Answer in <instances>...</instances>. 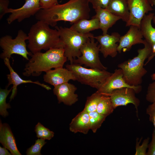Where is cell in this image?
<instances>
[{
    "mask_svg": "<svg viewBox=\"0 0 155 155\" xmlns=\"http://www.w3.org/2000/svg\"><path fill=\"white\" fill-rule=\"evenodd\" d=\"M149 139L150 138L149 137L146 139L141 145H139L140 142H138V141L137 140L135 155H146V150L148 148Z\"/></svg>",
    "mask_w": 155,
    "mask_h": 155,
    "instance_id": "30",
    "label": "cell"
},
{
    "mask_svg": "<svg viewBox=\"0 0 155 155\" xmlns=\"http://www.w3.org/2000/svg\"><path fill=\"white\" fill-rule=\"evenodd\" d=\"M143 48L137 50V55L132 59H129L118 65L121 69L123 78L129 85L132 86L140 85L143 77L147 73V70L144 67V62L150 55L152 46L145 40Z\"/></svg>",
    "mask_w": 155,
    "mask_h": 155,
    "instance_id": "4",
    "label": "cell"
},
{
    "mask_svg": "<svg viewBox=\"0 0 155 155\" xmlns=\"http://www.w3.org/2000/svg\"><path fill=\"white\" fill-rule=\"evenodd\" d=\"M114 109L110 97L102 95L98 105L96 111L107 117L113 113Z\"/></svg>",
    "mask_w": 155,
    "mask_h": 155,
    "instance_id": "24",
    "label": "cell"
},
{
    "mask_svg": "<svg viewBox=\"0 0 155 155\" xmlns=\"http://www.w3.org/2000/svg\"><path fill=\"white\" fill-rule=\"evenodd\" d=\"M127 32L124 35L121 36L117 47L118 52L119 53L122 51L123 52L129 51L132 46L139 44H144V40L137 26L131 25Z\"/></svg>",
    "mask_w": 155,
    "mask_h": 155,
    "instance_id": "14",
    "label": "cell"
},
{
    "mask_svg": "<svg viewBox=\"0 0 155 155\" xmlns=\"http://www.w3.org/2000/svg\"><path fill=\"white\" fill-rule=\"evenodd\" d=\"M102 95L97 91L86 99L84 110L88 113L96 111L98 103Z\"/></svg>",
    "mask_w": 155,
    "mask_h": 155,
    "instance_id": "27",
    "label": "cell"
},
{
    "mask_svg": "<svg viewBox=\"0 0 155 155\" xmlns=\"http://www.w3.org/2000/svg\"><path fill=\"white\" fill-rule=\"evenodd\" d=\"M59 31L61 47L64 50V55L70 63L81 55L80 49L91 37L94 36L90 32L86 34L79 33L70 28L56 26Z\"/></svg>",
    "mask_w": 155,
    "mask_h": 155,
    "instance_id": "5",
    "label": "cell"
},
{
    "mask_svg": "<svg viewBox=\"0 0 155 155\" xmlns=\"http://www.w3.org/2000/svg\"><path fill=\"white\" fill-rule=\"evenodd\" d=\"M148 150L146 155H155V133L153 131L152 134V139L148 144Z\"/></svg>",
    "mask_w": 155,
    "mask_h": 155,
    "instance_id": "36",
    "label": "cell"
},
{
    "mask_svg": "<svg viewBox=\"0 0 155 155\" xmlns=\"http://www.w3.org/2000/svg\"><path fill=\"white\" fill-rule=\"evenodd\" d=\"M106 9L126 23L128 22L130 16L128 0H111Z\"/></svg>",
    "mask_w": 155,
    "mask_h": 155,
    "instance_id": "21",
    "label": "cell"
},
{
    "mask_svg": "<svg viewBox=\"0 0 155 155\" xmlns=\"http://www.w3.org/2000/svg\"><path fill=\"white\" fill-rule=\"evenodd\" d=\"M125 87L134 89L136 94L139 93L142 90L141 85L132 86L127 84L123 78L122 69L119 68L114 70V73H112L97 91L102 95L109 96L113 90Z\"/></svg>",
    "mask_w": 155,
    "mask_h": 155,
    "instance_id": "9",
    "label": "cell"
},
{
    "mask_svg": "<svg viewBox=\"0 0 155 155\" xmlns=\"http://www.w3.org/2000/svg\"><path fill=\"white\" fill-rule=\"evenodd\" d=\"M44 81L54 87L68 82L70 80H76L72 72L67 68L60 67L51 69L46 72Z\"/></svg>",
    "mask_w": 155,
    "mask_h": 155,
    "instance_id": "16",
    "label": "cell"
},
{
    "mask_svg": "<svg viewBox=\"0 0 155 155\" xmlns=\"http://www.w3.org/2000/svg\"><path fill=\"white\" fill-rule=\"evenodd\" d=\"M149 2L150 4L152 6H155V0H149ZM152 20L153 23L155 24V16L154 15L153 18Z\"/></svg>",
    "mask_w": 155,
    "mask_h": 155,
    "instance_id": "38",
    "label": "cell"
},
{
    "mask_svg": "<svg viewBox=\"0 0 155 155\" xmlns=\"http://www.w3.org/2000/svg\"><path fill=\"white\" fill-rule=\"evenodd\" d=\"M31 56L23 73L24 76H38L42 72L63 67L67 60L63 47L51 48L45 53L37 52Z\"/></svg>",
    "mask_w": 155,
    "mask_h": 155,
    "instance_id": "2",
    "label": "cell"
},
{
    "mask_svg": "<svg viewBox=\"0 0 155 155\" xmlns=\"http://www.w3.org/2000/svg\"><path fill=\"white\" fill-rule=\"evenodd\" d=\"M121 36L116 32L112 33L111 35L107 34L97 36H94L100 46V52L104 57L106 58L108 56L112 57H115L117 55L118 43L119 41Z\"/></svg>",
    "mask_w": 155,
    "mask_h": 155,
    "instance_id": "13",
    "label": "cell"
},
{
    "mask_svg": "<svg viewBox=\"0 0 155 155\" xmlns=\"http://www.w3.org/2000/svg\"><path fill=\"white\" fill-rule=\"evenodd\" d=\"M0 155H11V153H9L8 151V149L5 147H1L0 146Z\"/></svg>",
    "mask_w": 155,
    "mask_h": 155,
    "instance_id": "37",
    "label": "cell"
},
{
    "mask_svg": "<svg viewBox=\"0 0 155 155\" xmlns=\"http://www.w3.org/2000/svg\"><path fill=\"white\" fill-rule=\"evenodd\" d=\"M146 113L149 116L150 121L152 123L155 133V102L152 103L146 108Z\"/></svg>",
    "mask_w": 155,
    "mask_h": 155,
    "instance_id": "32",
    "label": "cell"
},
{
    "mask_svg": "<svg viewBox=\"0 0 155 155\" xmlns=\"http://www.w3.org/2000/svg\"><path fill=\"white\" fill-rule=\"evenodd\" d=\"M69 129L74 133L80 132L87 134L90 129L89 113L84 109L79 113L72 119Z\"/></svg>",
    "mask_w": 155,
    "mask_h": 155,
    "instance_id": "20",
    "label": "cell"
},
{
    "mask_svg": "<svg viewBox=\"0 0 155 155\" xmlns=\"http://www.w3.org/2000/svg\"><path fill=\"white\" fill-rule=\"evenodd\" d=\"M154 14L150 13L146 14L142 20L139 29L145 40L152 46L155 44V28L152 24Z\"/></svg>",
    "mask_w": 155,
    "mask_h": 155,
    "instance_id": "22",
    "label": "cell"
},
{
    "mask_svg": "<svg viewBox=\"0 0 155 155\" xmlns=\"http://www.w3.org/2000/svg\"><path fill=\"white\" fill-rule=\"evenodd\" d=\"M0 142L13 155H21L17 148L14 136L9 125L0 121Z\"/></svg>",
    "mask_w": 155,
    "mask_h": 155,
    "instance_id": "18",
    "label": "cell"
},
{
    "mask_svg": "<svg viewBox=\"0 0 155 155\" xmlns=\"http://www.w3.org/2000/svg\"><path fill=\"white\" fill-rule=\"evenodd\" d=\"M58 0H40V5L41 9H48L59 4Z\"/></svg>",
    "mask_w": 155,
    "mask_h": 155,
    "instance_id": "34",
    "label": "cell"
},
{
    "mask_svg": "<svg viewBox=\"0 0 155 155\" xmlns=\"http://www.w3.org/2000/svg\"><path fill=\"white\" fill-rule=\"evenodd\" d=\"M151 78L152 80L155 81V73H154L151 75Z\"/></svg>",
    "mask_w": 155,
    "mask_h": 155,
    "instance_id": "39",
    "label": "cell"
},
{
    "mask_svg": "<svg viewBox=\"0 0 155 155\" xmlns=\"http://www.w3.org/2000/svg\"><path fill=\"white\" fill-rule=\"evenodd\" d=\"M70 28L79 33L86 34L100 29L99 21L98 18L94 16L90 20L83 19L73 24Z\"/></svg>",
    "mask_w": 155,
    "mask_h": 155,
    "instance_id": "23",
    "label": "cell"
},
{
    "mask_svg": "<svg viewBox=\"0 0 155 155\" xmlns=\"http://www.w3.org/2000/svg\"><path fill=\"white\" fill-rule=\"evenodd\" d=\"M28 35L22 30H19L14 39L9 35H6L0 39V46L3 50V52L0 57L4 60L10 59L13 54L20 55L27 60L29 59L28 56L32 54L29 52L26 49V40H28Z\"/></svg>",
    "mask_w": 155,
    "mask_h": 155,
    "instance_id": "7",
    "label": "cell"
},
{
    "mask_svg": "<svg viewBox=\"0 0 155 155\" xmlns=\"http://www.w3.org/2000/svg\"><path fill=\"white\" fill-rule=\"evenodd\" d=\"M6 86L4 89L0 88V115L3 117L7 116L9 113L7 109L11 108L9 103L6 102V98L9 93L12 90V88L8 90Z\"/></svg>",
    "mask_w": 155,
    "mask_h": 155,
    "instance_id": "26",
    "label": "cell"
},
{
    "mask_svg": "<svg viewBox=\"0 0 155 155\" xmlns=\"http://www.w3.org/2000/svg\"><path fill=\"white\" fill-rule=\"evenodd\" d=\"M152 6L149 0H128L130 16L126 26L134 25L139 28L145 15L153 10Z\"/></svg>",
    "mask_w": 155,
    "mask_h": 155,
    "instance_id": "11",
    "label": "cell"
},
{
    "mask_svg": "<svg viewBox=\"0 0 155 155\" xmlns=\"http://www.w3.org/2000/svg\"><path fill=\"white\" fill-rule=\"evenodd\" d=\"M89 115L90 129L94 133H95L101 126L106 117L98 113L96 111L90 112Z\"/></svg>",
    "mask_w": 155,
    "mask_h": 155,
    "instance_id": "25",
    "label": "cell"
},
{
    "mask_svg": "<svg viewBox=\"0 0 155 155\" xmlns=\"http://www.w3.org/2000/svg\"><path fill=\"white\" fill-rule=\"evenodd\" d=\"M96 14L94 17L99 21V28L102 32V34H107L108 29L111 27L119 20V17L113 14L106 9L98 7L95 9Z\"/></svg>",
    "mask_w": 155,
    "mask_h": 155,
    "instance_id": "19",
    "label": "cell"
},
{
    "mask_svg": "<svg viewBox=\"0 0 155 155\" xmlns=\"http://www.w3.org/2000/svg\"><path fill=\"white\" fill-rule=\"evenodd\" d=\"M9 59L6 58L3 60L5 65L9 69L10 72L9 74L7 75L8 81L7 86L8 87L10 85H13L12 93L10 97V101L13 99L15 96L17 92L18 86L22 84L34 83L40 86L47 90L51 89V88L49 86L40 83L38 81H33L30 80H26L22 79L11 67Z\"/></svg>",
    "mask_w": 155,
    "mask_h": 155,
    "instance_id": "17",
    "label": "cell"
},
{
    "mask_svg": "<svg viewBox=\"0 0 155 155\" xmlns=\"http://www.w3.org/2000/svg\"><path fill=\"white\" fill-rule=\"evenodd\" d=\"M89 3L88 0H69L48 9H40L35 17L37 20L44 21L53 27L56 26L57 22L60 21L69 22L73 24L82 19H89Z\"/></svg>",
    "mask_w": 155,
    "mask_h": 155,
    "instance_id": "1",
    "label": "cell"
},
{
    "mask_svg": "<svg viewBox=\"0 0 155 155\" xmlns=\"http://www.w3.org/2000/svg\"><path fill=\"white\" fill-rule=\"evenodd\" d=\"M35 131L38 138L50 140L54 136V133L38 122L35 127Z\"/></svg>",
    "mask_w": 155,
    "mask_h": 155,
    "instance_id": "28",
    "label": "cell"
},
{
    "mask_svg": "<svg viewBox=\"0 0 155 155\" xmlns=\"http://www.w3.org/2000/svg\"><path fill=\"white\" fill-rule=\"evenodd\" d=\"M45 140L38 139L35 141L34 145L28 148L26 152L27 155H41L40 151L43 146L46 143Z\"/></svg>",
    "mask_w": 155,
    "mask_h": 155,
    "instance_id": "29",
    "label": "cell"
},
{
    "mask_svg": "<svg viewBox=\"0 0 155 155\" xmlns=\"http://www.w3.org/2000/svg\"><path fill=\"white\" fill-rule=\"evenodd\" d=\"M77 90L73 84L65 83L54 87V94L57 97L59 103L71 106L78 100V95L75 93Z\"/></svg>",
    "mask_w": 155,
    "mask_h": 155,
    "instance_id": "15",
    "label": "cell"
},
{
    "mask_svg": "<svg viewBox=\"0 0 155 155\" xmlns=\"http://www.w3.org/2000/svg\"><path fill=\"white\" fill-rule=\"evenodd\" d=\"M66 67L72 72L76 80L97 90L100 88L112 74L106 70L88 69L75 63L67 64Z\"/></svg>",
    "mask_w": 155,
    "mask_h": 155,
    "instance_id": "6",
    "label": "cell"
},
{
    "mask_svg": "<svg viewBox=\"0 0 155 155\" xmlns=\"http://www.w3.org/2000/svg\"><path fill=\"white\" fill-rule=\"evenodd\" d=\"M135 94L134 89L125 87L113 90L109 96L114 109L119 106H125L128 104H132L135 106L138 116V108L140 101L136 97Z\"/></svg>",
    "mask_w": 155,
    "mask_h": 155,
    "instance_id": "10",
    "label": "cell"
},
{
    "mask_svg": "<svg viewBox=\"0 0 155 155\" xmlns=\"http://www.w3.org/2000/svg\"><path fill=\"white\" fill-rule=\"evenodd\" d=\"M94 9L98 7L106 9L111 0H88Z\"/></svg>",
    "mask_w": 155,
    "mask_h": 155,
    "instance_id": "33",
    "label": "cell"
},
{
    "mask_svg": "<svg viewBox=\"0 0 155 155\" xmlns=\"http://www.w3.org/2000/svg\"><path fill=\"white\" fill-rule=\"evenodd\" d=\"M146 100L151 103L155 102V81L150 84L146 95Z\"/></svg>",
    "mask_w": 155,
    "mask_h": 155,
    "instance_id": "31",
    "label": "cell"
},
{
    "mask_svg": "<svg viewBox=\"0 0 155 155\" xmlns=\"http://www.w3.org/2000/svg\"><path fill=\"white\" fill-rule=\"evenodd\" d=\"M40 0H26L24 5L21 7L16 9L9 8L7 13L11 14L7 18L9 24L16 20L19 22L35 15L41 9Z\"/></svg>",
    "mask_w": 155,
    "mask_h": 155,
    "instance_id": "12",
    "label": "cell"
},
{
    "mask_svg": "<svg viewBox=\"0 0 155 155\" xmlns=\"http://www.w3.org/2000/svg\"><path fill=\"white\" fill-rule=\"evenodd\" d=\"M94 36L89 38L83 45L80 49L81 56L74 59L73 63L84 65L90 68L106 70L107 68L100 60V46L97 41L95 42Z\"/></svg>",
    "mask_w": 155,
    "mask_h": 155,
    "instance_id": "8",
    "label": "cell"
},
{
    "mask_svg": "<svg viewBox=\"0 0 155 155\" xmlns=\"http://www.w3.org/2000/svg\"><path fill=\"white\" fill-rule=\"evenodd\" d=\"M9 1L8 0H0V19L7 13Z\"/></svg>",
    "mask_w": 155,
    "mask_h": 155,
    "instance_id": "35",
    "label": "cell"
},
{
    "mask_svg": "<svg viewBox=\"0 0 155 155\" xmlns=\"http://www.w3.org/2000/svg\"><path fill=\"white\" fill-rule=\"evenodd\" d=\"M46 22L38 20L31 27L28 34V47L32 54L52 48L62 47L59 32Z\"/></svg>",
    "mask_w": 155,
    "mask_h": 155,
    "instance_id": "3",
    "label": "cell"
}]
</instances>
